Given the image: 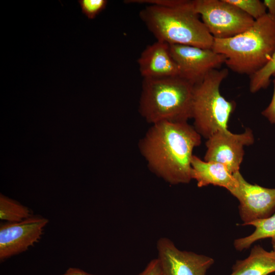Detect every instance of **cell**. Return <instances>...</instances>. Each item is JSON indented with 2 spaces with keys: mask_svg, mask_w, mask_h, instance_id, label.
<instances>
[{
  "mask_svg": "<svg viewBox=\"0 0 275 275\" xmlns=\"http://www.w3.org/2000/svg\"><path fill=\"white\" fill-rule=\"evenodd\" d=\"M275 73V50L271 59L261 69L250 76V90L254 93L266 88Z\"/></svg>",
  "mask_w": 275,
  "mask_h": 275,
  "instance_id": "cell-17",
  "label": "cell"
},
{
  "mask_svg": "<svg viewBox=\"0 0 275 275\" xmlns=\"http://www.w3.org/2000/svg\"><path fill=\"white\" fill-rule=\"evenodd\" d=\"M256 20L265 15L266 7L259 0H226Z\"/></svg>",
  "mask_w": 275,
  "mask_h": 275,
  "instance_id": "cell-18",
  "label": "cell"
},
{
  "mask_svg": "<svg viewBox=\"0 0 275 275\" xmlns=\"http://www.w3.org/2000/svg\"><path fill=\"white\" fill-rule=\"evenodd\" d=\"M157 250L162 275H205L214 263L210 257L179 250L166 237L158 240Z\"/></svg>",
  "mask_w": 275,
  "mask_h": 275,
  "instance_id": "cell-11",
  "label": "cell"
},
{
  "mask_svg": "<svg viewBox=\"0 0 275 275\" xmlns=\"http://www.w3.org/2000/svg\"><path fill=\"white\" fill-rule=\"evenodd\" d=\"M273 76L274 77V78H275V73H274V74L273 75ZM274 79H275V78H274Z\"/></svg>",
  "mask_w": 275,
  "mask_h": 275,
  "instance_id": "cell-25",
  "label": "cell"
},
{
  "mask_svg": "<svg viewBox=\"0 0 275 275\" xmlns=\"http://www.w3.org/2000/svg\"><path fill=\"white\" fill-rule=\"evenodd\" d=\"M275 272V252L255 245L246 259L238 260L230 275H268Z\"/></svg>",
  "mask_w": 275,
  "mask_h": 275,
  "instance_id": "cell-14",
  "label": "cell"
},
{
  "mask_svg": "<svg viewBox=\"0 0 275 275\" xmlns=\"http://www.w3.org/2000/svg\"><path fill=\"white\" fill-rule=\"evenodd\" d=\"M194 87L180 76L144 79L140 113L152 124L187 122L192 118Z\"/></svg>",
  "mask_w": 275,
  "mask_h": 275,
  "instance_id": "cell-4",
  "label": "cell"
},
{
  "mask_svg": "<svg viewBox=\"0 0 275 275\" xmlns=\"http://www.w3.org/2000/svg\"><path fill=\"white\" fill-rule=\"evenodd\" d=\"M228 73L227 68L214 69L202 82L194 86L191 118L194 120V127L205 138L228 130L229 120L235 103L226 99L219 90Z\"/></svg>",
  "mask_w": 275,
  "mask_h": 275,
  "instance_id": "cell-5",
  "label": "cell"
},
{
  "mask_svg": "<svg viewBox=\"0 0 275 275\" xmlns=\"http://www.w3.org/2000/svg\"><path fill=\"white\" fill-rule=\"evenodd\" d=\"M254 141L252 131L249 128L240 134L229 130L218 131L207 139L204 160L222 163L234 174L239 171L244 146L252 145Z\"/></svg>",
  "mask_w": 275,
  "mask_h": 275,
  "instance_id": "cell-9",
  "label": "cell"
},
{
  "mask_svg": "<svg viewBox=\"0 0 275 275\" xmlns=\"http://www.w3.org/2000/svg\"><path fill=\"white\" fill-rule=\"evenodd\" d=\"M194 5L214 38L234 37L247 30L255 21L226 0H194Z\"/></svg>",
  "mask_w": 275,
  "mask_h": 275,
  "instance_id": "cell-6",
  "label": "cell"
},
{
  "mask_svg": "<svg viewBox=\"0 0 275 275\" xmlns=\"http://www.w3.org/2000/svg\"><path fill=\"white\" fill-rule=\"evenodd\" d=\"M33 212L28 207L1 195L0 218L6 222L17 223L32 216Z\"/></svg>",
  "mask_w": 275,
  "mask_h": 275,
  "instance_id": "cell-16",
  "label": "cell"
},
{
  "mask_svg": "<svg viewBox=\"0 0 275 275\" xmlns=\"http://www.w3.org/2000/svg\"><path fill=\"white\" fill-rule=\"evenodd\" d=\"M191 166L192 179L199 187L212 184L224 187L231 193L237 186L234 174L222 163L203 160L194 155Z\"/></svg>",
  "mask_w": 275,
  "mask_h": 275,
  "instance_id": "cell-13",
  "label": "cell"
},
{
  "mask_svg": "<svg viewBox=\"0 0 275 275\" xmlns=\"http://www.w3.org/2000/svg\"><path fill=\"white\" fill-rule=\"evenodd\" d=\"M237 186L231 193L238 199L242 225L267 217L275 210V188H266L246 181L240 171L234 173Z\"/></svg>",
  "mask_w": 275,
  "mask_h": 275,
  "instance_id": "cell-8",
  "label": "cell"
},
{
  "mask_svg": "<svg viewBox=\"0 0 275 275\" xmlns=\"http://www.w3.org/2000/svg\"><path fill=\"white\" fill-rule=\"evenodd\" d=\"M271 244L273 248V251L275 252V239H272Z\"/></svg>",
  "mask_w": 275,
  "mask_h": 275,
  "instance_id": "cell-24",
  "label": "cell"
},
{
  "mask_svg": "<svg viewBox=\"0 0 275 275\" xmlns=\"http://www.w3.org/2000/svg\"><path fill=\"white\" fill-rule=\"evenodd\" d=\"M247 225L254 226L255 230L252 234L235 240L234 245L236 250L241 251L249 248L254 242L264 238L275 239V213L251 222Z\"/></svg>",
  "mask_w": 275,
  "mask_h": 275,
  "instance_id": "cell-15",
  "label": "cell"
},
{
  "mask_svg": "<svg viewBox=\"0 0 275 275\" xmlns=\"http://www.w3.org/2000/svg\"><path fill=\"white\" fill-rule=\"evenodd\" d=\"M60 275H94L89 273L81 269L71 267L68 268L66 271Z\"/></svg>",
  "mask_w": 275,
  "mask_h": 275,
  "instance_id": "cell-23",
  "label": "cell"
},
{
  "mask_svg": "<svg viewBox=\"0 0 275 275\" xmlns=\"http://www.w3.org/2000/svg\"><path fill=\"white\" fill-rule=\"evenodd\" d=\"M225 56V64L251 76L263 67L275 50V21L267 13L245 31L226 39L214 38L211 48Z\"/></svg>",
  "mask_w": 275,
  "mask_h": 275,
  "instance_id": "cell-3",
  "label": "cell"
},
{
  "mask_svg": "<svg viewBox=\"0 0 275 275\" xmlns=\"http://www.w3.org/2000/svg\"><path fill=\"white\" fill-rule=\"evenodd\" d=\"M140 16L157 41L212 48L214 38L200 19L194 0H180L173 7L149 5L141 11Z\"/></svg>",
  "mask_w": 275,
  "mask_h": 275,
  "instance_id": "cell-2",
  "label": "cell"
},
{
  "mask_svg": "<svg viewBox=\"0 0 275 275\" xmlns=\"http://www.w3.org/2000/svg\"><path fill=\"white\" fill-rule=\"evenodd\" d=\"M144 79L179 76L178 67L173 59L168 44L157 41L148 45L138 60Z\"/></svg>",
  "mask_w": 275,
  "mask_h": 275,
  "instance_id": "cell-12",
  "label": "cell"
},
{
  "mask_svg": "<svg viewBox=\"0 0 275 275\" xmlns=\"http://www.w3.org/2000/svg\"><path fill=\"white\" fill-rule=\"evenodd\" d=\"M273 82V92L272 99L268 106L262 112V114L268 120L275 125V79Z\"/></svg>",
  "mask_w": 275,
  "mask_h": 275,
  "instance_id": "cell-21",
  "label": "cell"
},
{
  "mask_svg": "<svg viewBox=\"0 0 275 275\" xmlns=\"http://www.w3.org/2000/svg\"><path fill=\"white\" fill-rule=\"evenodd\" d=\"M138 275H162L158 259L157 258L151 260L144 270Z\"/></svg>",
  "mask_w": 275,
  "mask_h": 275,
  "instance_id": "cell-20",
  "label": "cell"
},
{
  "mask_svg": "<svg viewBox=\"0 0 275 275\" xmlns=\"http://www.w3.org/2000/svg\"><path fill=\"white\" fill-rule=\"evenodd\" d=\"M48 223L45 217L33 215L19 222L1 224V261L23 252L38 242Z\"/></svg>",
  "mask_w": 275,
  "mask_h": 275,
  "instance_id": "cell-10",
  "label": "cell"
},
{
  "mask_svg": "<svg viewBox=\"0 0 275 275\" xmlns=\"http://www.w3.org/2000/svg\"><path fill=\"white\" fill-rule=\"evenodd\" d=\"M78 2L82 13L89 19H94L107 4L106 0H79Z\"/></svg>",
  "mask_w": 275,
  "mask_h": 275,
  "instance_id": "cell-19",
  "label": "cell"
},
{
  "mask_svg": "<svg viewBox=\"0 0 275 275\" xmlns=\"http://www.w3.org/2000/svg\"><path fill=\"white\" fill-rule=\"evenodd\" d=\"M263 3L268 11V13L275 21V0H264Z\"/></svg>",
  "mask_w": 275,
  "mask_h": 275,
  "instance_id": "cell-22",
  "label": "cell"
},
{
  "mask_svg": "<svg viewBox=\"0 0 275 275\" xmlns=\"http://www.w3.org/2000/svg\"><path fill=\"white\" fill-rule=\"evenodd\" d=\"M171 55L176 63L179 76L193 86L202 82L212 70L225 63V56L212 49L184 45H169Z\"/></svg>",
  "mask_w": 275,
  "mask_h": 275,
  "instance_id": "cell-7",
  "label": "cell"
},
{
  "mask_svg": "<svg viewBox=\"0 0 275 275\" xmlns=\"http://www.w3.org/2000/svg\"><path fill=\"white\" fill-rule=\"evenodd\" d=\"M201 136L186 122L152 124L139 143L150 170L171 184L188 183L193 179L191 161Z\"/></svg>",
  "mask_w": 275,
  "mask_h": 275,
  "instance_id": "cell-1",
  "label": "cell"
}]
</instances>
